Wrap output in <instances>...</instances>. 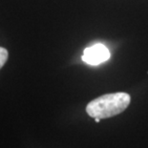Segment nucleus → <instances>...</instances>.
Here are the masks:
<instances>
[{
	"label": "nucleus",
	"instance_id": "f257e3e1",
	"mask_svg": "<svg viewBox=\"0 0 148 148\" xmlns=\"http://www.w3.org/2000/svg\"><path fill=\"white\" fill-rule=\"evenodd\" d=\"M131 97L127 93L106 94L91 100L86 106V112L91 118L107 119L121 114L130 104Z\"/></svg>",
	"mask_w": 148,
	"mask_h": 148
},
{
	"label": "nucleus",
	"instance_id": "f03ea898",
	"mask_svg": "<svg viewBox=\"0 0 148 148\" xmlns=\"http://www.w3.org/2000/svg\"><path fill=\"white\" fill-rule=\"evenodd\" d=\"M111 58L109 49L103 44H95L84 50L81 59L89 65H99Z\"/></svg>",
	"mask_w": 148,
	"mask_h": 148
},
{
	"label": "nucleus",
	"instance_id": "7ed1b4c3",
	"mask_svg": "<svg viewBox=\"0 0 148 148\" xmlns=\"http://www.w3.org/2000/svg\"><path fill=\"white\" fill-rule=\"evenodd\" d=\"M9 56V53L5 48L3 47H0V69H1L4 64L6 63Z\"/></svg>",
	"mask_w": 148,
	"mask_h": 148
},
{
	"label": "nucleus",
	"instance_id": "20e7f679",
	"mask_svg": "<svg viewBox=\"0 0 148 148\" xmlns=\"http://www.w3.org/2000/svg\"><path fill=\"white\" fill-rule=\"evenodd\" d=\"M95 121H96V122H99L100 121V119L99 118H95Z\"/></svg>",
	"mask_w": 148,
	"mask_h": 148
}]
</instances>
